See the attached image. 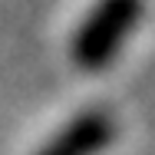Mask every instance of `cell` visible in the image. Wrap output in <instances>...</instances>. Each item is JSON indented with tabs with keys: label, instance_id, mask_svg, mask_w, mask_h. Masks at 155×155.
Listing matches in <instances>:
<instances>
[{
	"label": "cell",
	"instance_id": "obj_2",
	"mask_svg": "<svg viewBox=\"0 0 155 155\" xmlns=\"http://www.w3.org/2000/svg\"><path fill=\"white\" fill-rule=\"evenodd\" d=\"M119 135L116 116L109 109H79L36 149L33 155H102Z\"/></svg>",
	"mask_w": 155,
	"mask_h": 155
},
{
	"label": "cell",
	"instance_id": "obj_1",
	"mask_svg": "<svg viewBox=\"0 0 155 155\" xmlns=\"http://www.w3.org/2000/svg\"><path fill=\"white\" fill-rule=\"evenodd\" d=\"M145 0H96L69 36V60L83 73H102L119 60L125 40L139 30Z\"/></svg>",
	"mask_w": 155,
	"mask_h": 155
}]
</instances>
